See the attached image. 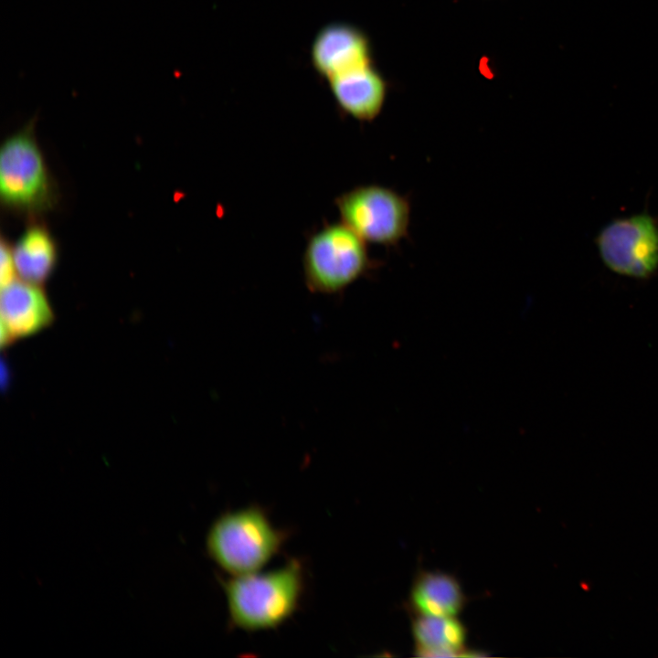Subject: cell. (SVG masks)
Instances as JSON below:
<instances>
[{"instance_id":"cell-1","label":"cell","mask_w":658,"mask_h":658,"mask_svg":"<svg viewBox=\"0 0 658 658\" xmlns=\"http://www.w3.org/2000/svg\"><path fill=\"white\" fill-rule=\"evenodd\" d=\"M231 622L249 631L275 629L295 611L303 590L300 562L268 572L233 576L223 582Z\"/></svg>"},{"instance_id":"cell-2","label":"cell","mask_w":658,"mask_h":658,"mask_svg":"<svg viewBox=\"0 0 658 658\" xmlns=\"http://www.w3.org/2000/svg\"><path fill=\"white\" fill-rule=\"evenodd\" d=\"M367 242L342 221L325 223L311 233L302 254V273L312 293L334 295L379 266Z\"/></svg>"},{"instance_id":"cell-3","label":"cell","mask_w":658,"mask_h":658,"mask_svg":"<svg viewBox=\"0 0 658 658\" xmlns=\"http://www.w3.org/2000/svg\"><path fill=\"white\" fill-rule=\"evenodd\" d=\"M284 533L260 507L252 505L222 514L210 526L206 547L224 571L241 576L260 571L277 554Z\"/></svg>"},{"instance_id":"cell-4","label":"cell","mask_w":658,"mask_h":658,"mask_svg":"<svg viewBox=\"0 0 658 658\" xmlns=\"http://www.w3.org/2000/svg\"><path fill=\"white\" fill-rule=\"evenodd\" d=\"M0 195L8 208L27 214L48 210L56 202V188L37 144L33 122L2 144Z\"/></svg>"},{"instance_id":"cell-5","label":"cell","mask_w":658,"mask_h":658,"mask_svg":"<svg viewBox=\"0 0 658 658\" xmlns=\"http://www.w3.org/2000/svg\"><path fill=\"white\" fill-rule=\"evenodd\" d=\"M334 205L340 221L367 243L394 247L409 236L410 201L390 187L359 185L337 196Z\"/></svg>"},{"instance_id":"cell-6","label":"cell","mask_w":658,"mask_h":658,"mask_svg":"<svg viewBox=\"0 0 658 658\" xmlns=\"http://www.w3.org/2000/svg\"><path fill=\"white\" fill-rule=\"evenodd\" d=\"M595 242L602 262L614 273L644 280L658 271V218L647 212L612 219Z\"/></svg>"},{"instance_id":"cell-7","label":"cell","mask_w":658,"mask_h":658,"mask_svg":"<svg viewBox=\"0 0 658 658\" xmlns=\"http://www.w3.org/2000/svg\"><path fill=\"white\" fill-rule=\"evenodd\" d=\"M1 345L31 336L48 327L54 313L39 285L17 281L2 287L0 297Z\"/></svg>"},{"instance_id":"cell-8","label":"cell","mask_w":658,"mask_h":658,"mask_svg":"<svg viewBox=\"0 0 658 658\" xmlns=\"http://www.w3.org/2000/svg\"><path fill=\"white\" fill-rule=\"evenodd\" d=\"M315 69L326 79L371 65L366 36L345 24H331L316 36L312 48Z\"/></svg>"},{"instance_id":"cell-9","label":"cell","mask_w":658,"mask_h":658,"mask_svg":"<svg viewBox=\"0 0 658 658\" xmlns=\"http://www.w3.org/2000/svg\"><path fill=\"white\" fill-rule=\"evenodd\" d=\"M338 107L360 122H372L381 112L387 83L372 65L336 76L328 80Z\"/></svg>"},{"instance_id":"cell-10","label":"cell","mask_w":658,"mask_h":658,"mask_svg":"<svg viewBox=\"0 0 658 658\" xmlns=\"http://www.w3.org/2000/svg\"><path fill=\"white\" fill-rule=\"evenodd\" d=\"M464 601L457 579L440 571L419 575L410 591V603L418 615L454 617L462 610Z\"/></svg>"},{"instance_id":"cell-11","label":"cell","mask_w":658,"mask_h":658,"mask_svg":"<svg viewBox=\"0 0 658 658\" xmlns=\"http://www.w3.org/2000/svg\"><path fill=\"white\" fill-rule=\"evenodd\" d=\"M16 273L23 281L41 285L51 275L58 259L56 242L43 226L27 228L13 248Z\"/></svg>"},{"instance_id":"cell-12","label":"cell","mask_w":658,"mask_h":658,"mask_svg":"<svg viewBox=\"0 0 658 658\" xmlns=\"http://www.w3.org/2000/svg\"><path fill=\"white\" fill-rule=\"evenodd\" d=\"M412 633L420 656L460 655L466 640V630L455 617L418 615Z\"/></svg>"},{"instance_id":"cell-13","label":"cell","mask_w":658,"mask_h":658,"mask_svg":"<svg viewBox=\"0 0 658 658\" xmlns=\"http://www.w3.org/2000/svg\"><path fill=\"white\" fill-rule=\"evenodd\" d=\"M0 262V281L4 287L16 280V273L13 249L5 240L1 242Z\"/></svg>"}]
</instances>
